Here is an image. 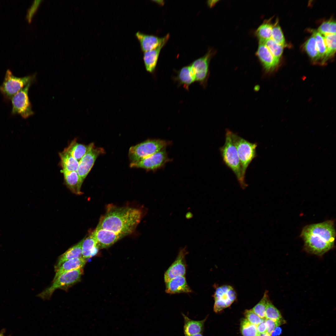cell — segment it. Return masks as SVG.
I'll return each instance as SVG.
<instances>
[{"mask_svg":"<svg viewBox=\"0 0 336 336\" xmlns=\"http://www.w3.org/2000/svg\"><path fill=\"white\" fill-rule=\"evenodd\" d=\"M142 215V210L139 209L110 205L105 214L100 218L96 227L126 236L134 231Z\"/></svg>","mask_w":336,"mask_h":336,"instance_id":"6da1fadb","label":"cell"},{"mask_svg":"<svg viewBox=\"0 0 336 336\" xmlns=\"http://www.w3.org/2000/svg\"><path fill=\"white\" fill-rule=\"evenodd\" d=\"M335 236L334 222L331 220L306 225L301 234L306 250L317 255L323 254L333 247Z\"/></svg>","mask_w":336,"mask_h":336,"instance_id":"7a4b0ae2","label":"cell"},{"mask_svg":"<svg viewBox=\"0 0 336 336\" xmlns=\"http://www.w3.org/2000/svg\"><path fill=\"white\" fill-rule=\"evenodd\" d=\"M231 132L229 129H226L225 143L220 148L219 151L224 164L233 173L240 187L244 190L248 184L242 174L237 151L231 138Z\"/></svg>","mask_w":336,"mask_h":336,"instance_id":"3957f363","label":"cell"},{"mask_svg":"<svg viewBox=\"0 0 336 336\" xmlns=\"http://www.w3.org/2000/svg\"><path fill=\"white\" fill-rule=\"evenodd\" d=\"M231 135L237 151L242 174L245 177L247 168L257 156L256 149L258 144L250 142L232 131Z\"/></svg>","mask_w":336,"mask_h":336,"instance_id":"277c9868","label":"cell"},{"mask_svg":"<svg viewBox=\"0 0 336 336\" xmlns=\"http://www.w3.org/2000/svg\"><path fill=\"white\" fill-rule=\"evenodd\" d=\"M168 144L169 142L164 140H147L130 148L128 152L129 159L131 162L139 161L165 148Z\"/></svg>","mask_w":336,"mask_h":336,"instance_id":"5b68a950","label":"cell"},{"mask_svg":"<svg viewBox=\"0 0 336 336\" xmlns=\"http://www.w3.org/2000/svg\"><path fill=\"white\" fill-rule=\"evenodd\" d=\"M35 75L23 77L14 76L11 71L6 72L2 84L0 86V92L6 100H11L12 97L29 83H32L35 79Z\"/></svg>","mask_w":336,"mask_h":336,"instance_id":"8992f818","label":"cell"},{"mask_svg":"<svg viewBox=\"0 0 336 336\" xmlns=\"http://www.w3.org/2000/svg\"><path fill=\"white\" fill-rule=\"evenodd\" d=\"M82 273L81 268L61 274L53 280V283L50 287L39 294L38 296L42 299H49L56 289L67 288L79 281Z\"/></svg>","mask_w":336,"mask_h":336,"instance_id":"52a82bcc","label":"cell"},{"mask_svg":"<svg viewBox=\"0 0 336 336\" xmlns=\"http://www.w3.org/2000/svg\"><path fill=\"white\" fill-rule=\"evenodd\" d=\"M31 84L29 83L11 98L12 114H19L23 118L26 119L34 114L28 94Z\"/></svg>","mask_w":336,"mask_h":336,"instance_id":"ba28073f","label":"cell"},{"mask_svg":"<svg viewBox=\"0 0 336 336\" xmlns=\"http://www.w3.org/2000/svg\"><path fill=\"white\" fill-rule=\"evenodd\" d=\"M88 149L79 162L77 173L83 182L93 166L97 157L105 153L104 149L96 147L93 143L89 144Z\"/></svg>","mask_w":336,"mask_h":336,"instance_id":"9c48e42d","label":"cell"},{"mask_svg":"<svg viewBox=\"0 0 336 336\" xmlns=\"http://www.w3.org/2000/svg\"><path fill=\"white\" fill-rule=\"evenodd\" d=\"M169 160L165 148L142 160L131 162L130 166L147 170H155L163 167Z\"/></svg>","mask_w":336,"mask_h":336,"instance_id":"30bf717a","label":"cell"},{"mask_svg":"<svg viewBox=\"0 0 336 336\" xmlns=\"http://www.w3.org/2000/svg\"><path fill=\"white\" fill-rule=\"evenodd\" d=\"M212 52L209 51L204 56L195 61L190 65L195 81L204 87L206 86L209 76V63Z\"/></svg>","mask_w":336,"mask_h":336,"instance_id":"8fae6325","label":"cell"},{"mask_svg":"<svg viewBox=\"0 0 336 336\" xmlns=\"http://www.w3.org/2000/svg\"><path fill=\"white\" fill-rule=\"evenodd\" d=\"M91 234L99 249L111 246L126 236L122 234L97 227Z\"/></svg>","mask_w":336,"mask_h":336,"instance_id":"7c38bea8","label":"cell"},{"mask_svg":"<svg viewBox=\"0 0 336 336\" xmlns=\"http://www.w3.org/2000/svg\"><path fill=\"white\" fill-rule=\"evenodd\" d=\"M187 253L186 247L180 250L176 259L165 273V282L175 277L185 275L186 269L185 258Z\"/></svg>","mask_w":336,"mask_h":336,"instance_id":"4fadbf2b","label":"cell"},{"mask_svg":"<svg viewBox=\"0 0 336 336\" xmlns=\"http://www.w3.org/2000/svg\"><path fill=\"white\" fill-rule=\"evenodd\" d=\"M264 70L267 73L272 72L278 66L279 60L276 58L263 43L259 42L256 52Z\"/></svg>","mask_w":336,"mask_h":336,"instance_id":"5bb4252c","label":"cell"},{"mask_svg":"<svg viewBox=\"0 0 336 336\" xmlns=\"http://www.w3.org/2000/svg\"><path fill=\"white\" fill-rule=\"evenodd\" d=\"M170 37L168 34L165 39L157 47L151 50L144 52L143 59L146 70L152 73L155 69L161 49L166 44Z\"/></svg>","mask_w":336,"mask_h":336,"instance_id":"9a60e30c","label":"cell"},{"mask_svg":"<svg viewBox=\"0 0 336 336\" xmlns=\"http://www.w3.org/2000/svg\"><path fill=\"white\" fill-rule=\"evenodd\" d=\"M166 283L165 291L167 293H189L191 292L184 276L175 277Z\"/></svg>","mask_w":336,"mask_h":336,"instance_id":"2e32d148","label":"cell"},{"mask_svg":"<svg viewBox=\"0 0 336 336\" xmlns=\"http://www.w3.org/2000/svg\"><path fill=\"white\" fill-rule=\"evenodd\" d=\"M135 35L140 43L141 49L144 52L156 48L166 38V35L160 38L153 35L146 34L140 32H137Z\"/></svg>","mask_w":336,"mask_h":336,"instance_id":"e0dca14e","label":"cell"},{"mask_svg":"<svg viewBox=\"0 0 336 336\" xmlns=\"http://www.w3.org/2000/svg\"><path fill=\"white\" fill-rule=\"evenodd\" d=\"M64 176V182L67 187L73 193L80 195L83 182L81 180L77 171H62Z\"/></svg>","mask_w":336,"mask_h":336,"instance_id":"ac0fdd59","label":"cell"},{"mask_svg":"<svg viewBox=\"0 0 336 336\" xmlns=\"http://www.w3.org/2000/svg\"><path fill=\"white\" fill-rule=\"evenodd\" d=\"M236 293L230 286L225 285L216 289L214 295L215 300L224 303L227 307L230 306L236 298Z\"/></svg>","mask_w":336,"mask_h":336,"instance_id":"d6986e66","label":"cell"},{"mask_svg":"<svg viewBox=\"0 0 336 336\" xmlns=\"http://www.w3.org/2000/svg\"><path fill=\"white\" fill-rule=\"evenodd\" d=\"M182 315L184 319V332L185 336L202 332L207 317L202 320H195L191 319L183 314Z\"/></svg>","mask_w":336,"mask_h":336,"instance_id":"ffe728a7","label":"cell"},{"mask_svg":"<svg viewBox=\"0 0 336 336\" xmlns=\"http://www.w3.org/2000/svg\"><path fill=\"white\" fill-rule=\"evenodd\" d=\"M86 262V259L82 257L71 259L65 261L55 269L56 273L53 280L65 272L82 268Z\"/></svg>","mask_w":336,"mask_h":336,"instance_id":"44dd1931","label":"cell"},{"mask_svg":"<svg viewBox=\"0 0 336 336\" xmlns=\"http://www.w3.org/2000/svg\"><path fill=\"white\" fill-rule=\"evenodd\" d=\"M99 250L91 233L83 239L82 246V257L83 258L86 259L91 258L97 254Z\"/></svg>","mask_w":336,"mask_h":336,"instance_id":"7402d4cb","label":"cell"},{"mask_svg":"<svg viewBox=\"0 0 336 336\" xmlns=\"http://www.w3.org/2000/svg\"><path fill=\"white\" fill-rule=\"evenodd\" d=\"M175 80L180 85H182L186 90L195 81V79L190 65L184 67L177 73Z\"/></svg>","mask_w":336,"mask_h":336,"instance_id":"603a6c76","label":"cell"},{"mask_svg":"<svg viewBox=\"0 0 336 336\" xmlns=\"http://www.w3.org/2000/svg\"><path fill=\"white\" fill-rule=\"evenodd\" d=\"M83 240V239L70 248L59 257L55 266V269L66 261L74 258L82 257V246Z\"/></svg>","mask_w":336,"mask_h":336,"instance_id":"cb8c5ba5","label":"cell"},{"mask_svg":"<svg viewBox=\"0 0 336 336\" xmlns=\"http://www.w3.org/2000/svg\"><path fill=\"white\" fill-rule=\"evenodd\" d=\"M89 145L80 143L76 139L73 140L64 150L71 154L79 162L87 151Z\"/></svg>","mask_w":336,"mask_h":336,"instance_id":"d4e9b609","label":"cell"},{"mask_svg":"<svg viewBox=\"0 0 336 336\" xmlns=\"http://www.w3.org/2000/svg\"><path fill=\"white\" fill-rule=\"evenodd\" d=\"M62 171H77L79 162L71 154L65 150L59 153Z\"/></svg>","mask_w":336,"mask_h":336,"instance_id":"484cf974","label":"cell"},{"mask_svg":"<svg viewBox=\"0 0 336 336\" xmlns=\"http://www.w3.org/2000/svg\"><path fill=\"white\" fill-rule=\"evenodd\" d=\"M304 48L309 57L314 62H317L320 59L315 39L313 35L305 43Z\"/></svg>","mask_w":336,"mask_h":336,"instance_id":"4316f807","label":"cell"},{"mask_svg":"<svg viewBox=\"0 0 336 336\" xmlns=\"http://www.w3.org/2000/svg\"><path fill=\"white\" fill-rule=\"evenodd\" d=\"M313 35L314 36L320 59L322 60L323 63L326 60L327 50L324 37L319 32L314 31Z\"/></svg>","mask_w":336,"mask_h":336,"instance_id":"83f0119b","label":"cell"},{"mask_svg":"<svg viewBox=\"0 0 336 336\" xmlns=\"http://www.w3.org/2000/svg\"><path fill=\"white\" fill-rule=\"evenodd\" d=\"M265 318L279 322L282 324L285 322L279 311L270 301L268 303L265 310Z\"/></svg>","mask_w":336,"mask_h":336,"instance_id":"f1b7e54d","label":"cell"},{"mask_svg":"<svg viewBox=\"0 0 336 336\" xmlns=\"http://www.w3.org/2000/svg\"><path fill=\"white\" fill-rule=\"evenodd\" d=\"M273 25L269 22H264L257 29L256 34L259 41H262L271 38V32Z\"/></svg>","mask_w":336,"mask_h":336,"instance_id":"f546056e","label":"cell"},{"mask_svg":"<svg viewBox=\"0 0 336 336\" xmlns=\"http://www.w3.org/2000/svg\"><path fill=\"white\" fill-rule=\"evenodd\" d=\"M259 42L263 43L273 55L279 60L283 51L284 47L283 46L277 43L271 38Z\"/></svg>","mask_w":336,"mask_h":336,"instance_id":"4dcf8cb0","label":"cell"},{"mask_svg":"<svg viewBox=\"0 0 336 336\" xmlns=\"http://www.w3.org/2000/svg\"><path fill=\"white\" fill-rule=\"evenodd\" d=\"M269 301L268 292L266 291L261 300L252 310L260 318L265 319V310Z\"/></svg>","mask_w":336,"mask_h":336,"instance_id":"1f68e13d","label":"cell"},{"mask_svg":"<svg viewBox=\"0 0 336 336\" xmlns=\"http://www.w3.org/2000/svg\"><path fill=\"white\" fill-rule=\"evenodd\" d=\"M240 330L243 336H258L256 326L250 323L246 319H242L240 324Z\"/></svg>","mask_w":336,"mask_h":336,"instance_id":"d6a6232c","label":"cell"},{"mask_svg":"<svg viewBox=\"0 0 336 336\" xmlns=\"http://www.w3.org/2000/svg\"><path fill=\"white\" fill-rule=\"evenodd\" d=\"M271 39L283 47L286 45L285 39L282 30L280 26L276 23L273 26Z\"/></svg>","mask_w":336,"mask_h":336,"instance_id":"836d02e7","label":"cell"},{"mask_svg":"<svg viewBox=\"0 0 336 336\" xmlns=\"http://www.w3.org/2000/svg\"><path fill=\"white\" fill-rule=\"evenodd\" d=\"M324 41L327 48L326 58L333 55L336 51V34H330L324 35Z\"/></svg>","mask_w":336,"mask_h":336,"instance_id":"e575fe53","label":"cell"},{"mask_svg":"<svg viewBox=\"0 0 336 336\" xmlns=\"http://www.w3.org/2000/svg\"><path fill=\"white\" fill-rule=\"evenodd\" d=\"M321 35L336 34V22L334 21L323 22L319 26L317 31Z\"/></svg>","mask_w":336,"mask_h":336,"instance_id":"d590c367","label":"cell"},{"mask_svg":"<svg viewBox=\"0 0 336 336\" xmlns=\"http://www.w3.org/2000/svg\"><path fill=\"white\" fill-rule=\"evenodd\" d=\"M244 315L247 320L256 326L257 325L264 319L260 318L252 309L246 310L244 312Z\"/></svg>","mask_w":336,"mask_h":336,"instance_id":"8d00e7d4","label":"cell"},{"mask_svg":"<svg viewBox=\"0 0 336 336\" xmlns=\"http://www.w3.org/2000/svg\"><path fill=\"white\" fill-rule=\"evenodd\" d=\"M41 1V0L35 1L28 9L26 17L28 22L30 23L31 21L33 15L36 11Z\"/></svg>","mask_w":336,"mask_h":336,"instance_id":"74e56055","label":"cell"},{"mask_svg":"<svg viewBox=\"0 0 336 336\" xmlns=\"http://www.w3.org/2000/svg\"><path fill=\"white\" fill-rule=\"evenodd\" d=\"M266 332L271 335V334L277 327L282 325L279 322L269 319H265Z\"/></svg>","mask_w":336,"mask_h":336,"instance_id":"f35d334b","label":"cell"},{"mask_svg":"<svg viewBox=\"0 0 336 336\" xmlns=\"http://www.w3.org/2000/svg\"><path fill=\"white\" fill-rule=\"evenodd\" d=\"M265 319L256 326L257 331L259 334H263L266 332Z\"/></svg>","mask_w":336,"mask_h":336,"instance_id":"ab89813d","label":"cell"},{"mask_svg":"<svg viewBox=\"0 0 336 336\" xmlns=\"http://www.w3.org/2000/svg\"><path fill=\"white\" fill-rule=\"evenodd\" d=\"M282 330L278 327L276 328L271 334V336H277L279 335L281 333Z\"/></svg>","mask_w":336,"mask_h":336,"instance_id":"60d3db41","label":"cell"},{"mask_svg":"<svg viewBox=\"0 0 336 336\" xmlns=\"http://www.w3.org/2000/svg\"><path fill=\"white\" fill-rule=\"evenodd\" d=\"M193 214L191 212H187L185 215V217L187 219H191L193 218Z\"/></svg>","mask_w":336,"mask_h":336,"instance_id":"b9f144b4","label":"cell"},{"mask_svg":"<svg viewBox=\"0 0 336 336\" xmlns=\"http://www.w3.org/2000/svg\"><path fill=\"white\" fill-rule=\"evenodd\" d=\"M258 336H271L270 334H268L267 332H265L263 334H259Z\"/></svg>","mask_w":336,"mask_h":336,"instance_id":"7bdbcfd3","label":"cell"},{"mask_svg":"<svg viewBox=\"0 0 336 336\" xmlns=\"http://www.w3.org/2000/svg\"><path fill=\"white\" fill-rule=\"evenodd\" d=\"M202 333H198L187 336H203Z\"/></svg>","mask_w":336,"mask_h":336,"instance_id":"ee69618b","label":"cell"},{"mask_svg":"<svg viewBox=\"0 0 336 336\" xmlns=\"http://www.w3.org/2000/svg\"><path fill=\"white\" fill-rule=\"evenodd\" d=\"M0 336H4L2 334H0Z\"/></svg>","mask_w":336,"mask_h":336,"instance_id":"f6af8a7d","label":"cell"}]
</instances>
